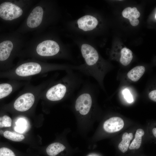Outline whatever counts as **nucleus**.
<instances>
[{"label":"nucleus","instance_id":"nucleus-22","mask_svg":"<svg viewBox=\"0 0 156 156\" xmlns=\"http://www.w3.org/2000/svg\"><path fill=\"white\" fill-rule=\"evenodd\" d=\"M122 93L125 98L126 100L128 102L131 103L133 102V97L129 91L128 89H124L122 92Z\"/></svg>","mask_w":156,"mask_h":156},{"label":"nucleus","instance_id":"nucleus-23","mask_svg":"<svg viewBox=\"0 0 156 156\" xmlns=\"http://www.w3.org/2000/svg\"><path fill=\"white\" fill-rule=\"evenodd\" d=\"M148 97L151 100L156 101V90H154L150 92L148 94Z\"/></svg>","mask_w":156,"mask_h":156},{"label":"nucleus","instance_id":"nucleus-21","mask_svg":"<svg viewBox=\"0 0 156 156\" xmlns=\"http://www.w3.org/2000/svg\"><path fill=\"white\" fill-rule=\"evenodd\" d=\"M0 156H16L14 152L9 148L2 147L0 148Z\"/></svg>","mask_w":156,"mask_h":156},{"label":"nucleus","instance_id":"nucleus-18","mask_svg":"<svg viewBox=\"0 0 156 156\" xmlns=\"http://www.w3.org/2000/svg\"><path fill=\"white\" fill-rule=\"evenodd\" d=\"M3 135L6 138L14 142L21 141L25 138V136L23 135L17 134L9 131H5Z\"/></svg>","mask_w":156,"mask_h":156},{"label":"nucleus","instance_id":"nucleus-20","mask_svg":"<svg viewBox=\"0 0 156 156\" xmlns=\"http://www.w3.org/2000/svg\"><path fill=\"white\" fill-rule=\"evenodd\" d=\"M12 123V120L9 116L5 115L0 117V128L11 127Z\"/></svg>","mask_w":156,"mask_h":156},{"label":"nucleus","instance_id":"nucleus-5","mask_svg":"<svg viewBox=\"0 0 156 156\" xmlns=\"http://www.w3.org/2000/svg\"><path fill=\"white\" fill-rule=\"evenodd\" d=\"M60 48L58 44L52 40H46L39 43L36 48L38 54L42 56H51L57 54Z\"/></svg>","mask_w":156,"mask_h":156},{"label":"nucleus","instance_id":"nucleus-19","mask_svg":"<svg viewBox=\"0 0 156 156\" xmlns=\"http://www.w3.org/2000/svg\"><path fill=\"white\" fill-rule=\"evenodd\" d=\"M12 88L8 83L0 84V99L9 95L12 92Z\"/></svg>","mask_w":156,"mask_h":156},{"label":"nucleus","instance_id":"nucleus-15","mask_svg":"<svg viewBox=\"0 0 156 156\" xmlns=\"http://www.w3.org/2000/svg\"><path fill=\"white\" fill-rule=\"evenodd\" d=\"M133 135L132 133H128L125 132L122 136V140L119 144L118 147L122 153L125 152L129 147L130 141L132 139Z\"/></svg>","mask_w":156,"mask_h":156},{"label":"nucleus","instance_id":"nucleus-14","mask_svg":"<svg viewBox=\"0 0 156 156\" xmlns=\"http://www.w3.org/2000/svg\"><path fill=\"white\" fill-rule=\"evenodd\" d=\"M66 148L62 144L55 142L50 144L46 149L47 154L49 156H55Z\"/></svg>","mask_w":156,"mask_h":156},{"label":"nucleus","instance_id":"nucleus-6","mask_svg":"<svg viewBox=\"0 0 156 156\" xmlns=\"http://www.w3.org/2000/svg\"><path fill=\"white\" fill-rule=\"evenodd\" d=\"M34 101L35 97L32 94L26 93L20 96L16 100L14 104V107L19 112L26 111L32 106Z\"/></svg>","mask_w":156,"mask_h":156},{"label":"nucleus","instance_id":"nucleus-2","mask_svg":"<svg viewBox=\"0 0 156 156\" xmlns=\"http://www.w3.org/2000/svg\"><path fill=\"white\" fill-rule=\"evenodd\" d=\"M77 94L74 107L75 111L82 115L90 112L92 106V99L88 85L84 82Z\"/></svg>","mask_w":156,"mask_h":156},{"label":"nucleus","instance_id":"nucleus-1","mask_svg":"<svg viewBox=\"0 0 156 156\" xmlns=\"http://www.w3.org/2000/svg\"><path fill=\"white\" fill-rule=\"evenodd\" d=\"M66 72L65 75L47 91L46 97L49 100L59 101L74 94L83 83L81 75L73 70Z\"/></svg>","mask_w":156,"mask_h":156},{"label":"nucleus","instance_id":"nucleus-11","mask_svg":"<svg viewBox=\"0 0 156 156\" xmlns=\"http://www.w3.org/2000/svg\"><path fill=\"white\" fill-rule=\"evenodd\" d=\"M122 14L124 18L129 20L132 25L135 26L139 24V21L138 18L140 16V13L136 8H126L122 11Z\"/></svg>","mask_w":156,"mask_h":156},{"label":"nucleus","instance_id":"nucleus-25","mask_svg":"<svg viewBox=\"0 0 156 156\" xmlns=\"http://www.w3.org/2000/svg\"><path fill=\"white\" fill-rule=\"evenodd\" d=\"M155 19L156 20V13H155Z\"/></svg>","mask_w":156,"mask_h":156},{"label":"nucleus","instance_id":"nucleus-24","mask_svg":"<svg viewBox=\"0 0 156 156\" xmlns=\"http://www.w3.org/2000/svg\"><path fill=\"white\" fill-rule=\"evenodd\" d=\"M153 134L154 136L156 137V128H153L152 130Z\"/></svg>","mask_w":156,"mask_h":156},{"label":"nucleus","instance_id":"nucleus-8","mask_svg":"<svg viewBox=\"0 0 156 156\" xmlns=\"http://www.w3.org/2000/svg\"><path fill=\"white\" fill-rule=\"evenodd\" d=\"M43 10L40 6L35 7L32 11L27 20V26L31 28L38 27L41 24L42 21Z\"/></svg>","mask_w":156,"mask_h":156},{"label":"nucleus","instance_id":"nucleus-7","mask_svg":"<svg viewBox=\"0 0 156 156\" xmlns=\"http://www.w3.org/2000/svg\"><path fill=\"white\" fill-rule=\"evenodd\" d=\"M42 67L39 64L29 62L23 64L18 66L15 72L18 76L26 77L34 75L40 73L42 70Z\"/></svg>","mask_w":156,"mask_h":156},{"label":"nucleus","instance_id":"nucleus-4","mask_svg":"<svg viewBox=\"0 0 156 156\" xmlns=\"http://www.w3.org/2000/svg\"><path fill=\"white\" fill-rule=\"evenodd\" d=\"M22 10L16 5L9 2H5L0 5V17L7 21L16 19L22 15Z\"/></svg>","mask_w":156,"mask_h":156},{"label":"nucleus","instance_id":"nucleus-13","mask_svg":"<svg viewBox=\"0 0 156 156\" xmlns=\"http://www.w3.org/2000/svg\"><path fill=\"white\" fill-rule=\"evenodd\" d=\"M145 68L143 66H136L130 70L127 74L129 79L133 81H138L144 74Z\"/></svg>","mask_w":156,"mask_h":156},{"label":"nucleus","instance_id":"nucleus-9","mask_svg":"<svg viewBox=\"0 0 156 156\" xmlns=\"http://www.w3.org/2000/svg\"><path fill=\"white\" fill-rule=\"evenodd\" d=\"M124 126L123 120L120 118L114 117L106 120L103 124L104 129L109 133H114L121 130Z\"/></svg>","mask_w":156,"mask_h":156},{"label":"nucleus","instance_id":"nucleus-17","mask_svg":"<svg viewBox=\"0 0 156 156\" xmlns=\"http://www.w3.org/2000/svg\"><path fill=\"white\" fill-rule=\"evenodd\" d=\"M144 134V131L142 129H138L136 130L135 138L129 146V149H138L140 147L142 143V137Z\"/></svg>","mask_w":156,"mask_h":156},{"label":"nucleus","instance_id":"nucleus-3","mask_svg":"<svg viewBox=\"0 0 156 156\" xmlns=\"http://www.w3.org/2000/svg\"><path fill=\"white\" fill-rule=\"evenodd\" d=\"M81 51L87 66H81L79 72L86 75L90 74L92 67L96 64L99 58L97 51L93 47L87 44L81 47Z\"/></svg>","mask_w":156,"mask_h":156},{"label":"nucleus","instance_id":"nucleus-12","mask_svg":"<svg viewBox=\"0 0 156 156\" xmlns=\"http://www.w3.org/2000/svg\"><path fill=\"white\" fill-rule=\"evenodd\" d=\"M13 48V44L10 40L5 41L0 43V61L7 60L9 57Z\"/></svg>","mask_w":156,"mask_h":156},{"label":"nucleus","instance_id":"nucleus-16","mask_svg":"<svg viewBox=\"0 0 156 156\" xmlns=\"http://www.w3.org/2000/svg\"><path fill=\"white\" fill-rule=\"evenodd\" d=\"M121 53L120 62L124 66H127L130 63L133 59L132 51L130 49L124 47L121 49Z\"/></svg>","mask_w":156,"mask_h":156},{"label":"nucleus","instance_id":"nucleus-10","mask_svg":"<svg viewBox=\"0 0 156 156\" xmlns=\"http://www.w3.org/2000/svg\"><path fill=\"white\" fill-rule=\"evenodd\" d=\"M79 27L84 31L91 30L94 29L98 23L97 19L89 15L84 16L77 21Z\"/></svg>","mask_w":156,"mask_h":156}]
</instances>
